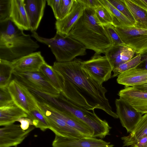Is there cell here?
<instances>
[{"label":"cell","instance_id":"603a6c76","mask_svg":"<svg viewBox=\"0 0 147 147\" xmlns=\"http://www.w3.org/2000/svg\"><path fill=\"white\" fill-rule=\"evenodd\" d=\"M123 1L135 20V28L147 29V11L132 0Z\"/></svg>","mask_w":147,"mask_h":147},{"label":"cell","instance_id":"6da1fadb","mask_svg":"<svg viewBox=\"0 0 147 147\" xmlns=\"http://www.w3.org/2000/svg\"><path fill=\"white\" fill-rule=\"evenodd\" d=\"M82 60L75 58L66 62H55L52 66L64 79V88L61 94L67 100L87 110L101 109L118 118L105 96L107 90L85 71Z\"/></svg>","mask_w":147,"mask_h":147},{"label":"cell","instance_id":"9a60e30c","mask_svg":"<svg viewBox=\"0 0 147 147\" xmlns=\"http://www.w3.org/2000/svg\"><path fill=\"white\" fill-rule=\"evenodd\" d=\"M119 98L129 104L142 114L147 113V92L136 88L125 86L118 94Z\"/></svg>","mask_w":147,"mask_h":147},{"label":"cell","instance_id":"7402d4cb","mask_svg":"<svg viewBox=\"0 0 147 147\" xmlns=\"http://www.w3.org/2000/svg\"><path fill=\"white\" fill-rule=\"evenodd\" d=\"M147 136V113L142 116L134 129L129 135L121 138L123 146H131L142 138Z\"/></svg>","mask_w":147,"mask_h":147},{"label":"cell","instance_id":"7a4b0ae2","mask_svg":"<svg viewBox=\"0 0 147 147\" xmlns=\"http://www.w3.org/2000/svg\"><path fill=\"white\" fill-rule=\"evenodd\" d=\"M68 36L99 54H105L113 46L106 30L96 19L94 9L92 8H85Z\"/></svg>","mask_w":147,"mask_h":147},{"label":"cell","instance_id":"d590c367","mask_svg":"<svg viewBox=\"0 0 147 147\" xmlns=\"http://www.w3.org/2000/svg\"><path fill=\"white\" fill-rule=\"evenodd\" d=\"M17 121L20 123L21 128L24 130L28 129L30 126H33L32 120L27 117L21 118L18 119Z\"/></svg>","mask_w":147,"mask_h":147},{"label":"cell","instance_id":"d4e9b609","mask_svg":"<svg viewBox=\"0 0 147 147\" xmlns=\"http://www.w3.org/2000/svg\"><path fill=\"white\" fill-rule=\"evenodd\" d=\"M99 0L107 8L113 15L114 18V26L124 28L135 27L134 24L112 5L108 0Z\"/></svg>","mask_w":147,"mask_h":147},{"label":"cell","instance_id":"277c9868","mask_svg":"<svg viewBox=\"0 0 147 147\" xmlns=\"http://www.w3.org/2000/svg\"><path fill=\"white\" fill-rule=\"evenodd\" d=\"M31 36L37 41L47 45L57 62L70 61L77 56L86 54L87 49L84 46L68 35L56 33L53 38H48L39 36L35 32L32 33Z\"/></svg>","mask_w":147,"mask_h":147},{"label":"cell","instance_id":"484cf974","mask_svg":"<svg viewBox=\"0 0 147 147\" xmlns=\"http://www.w3.org/2000/svg\"><path fill=\"white\" fill-rule=\"evenodd\" d=\"M13 70L11 61L0 59V88L7 87Z\"/></svg>","mask_w":147,"mask_h":147},{"label":"cell","instance_id":"5bb4252c","mask_svg":"<svg viewBox=\"0 0 147 147\" xmlns=\"http://www.w3.org/2000/svg\"><path fill=\"white\" fill-rule=\"evenodd\" d=\"M86 8L81 0H74L70 12L63 18L57 20L55 23L56 33L67 36L72 27L82 15Z\"/></svg>","mask_w":147,"mask_h":147},{"label":"cell","instance_id":"4dcf8cb0","mask_svg":"<svg viewBox=\"0 0 147 147\" xmlns=\"http://www.w3.org/2000/svg\"><path fill=\"white\" fill-rule=\"evenodd\" d=\"M11 0H0V23L9 20Z\"/></svg>","mask_w":147,"mask_h":147},{"label":"cell","instance_id":"9c48e42d","mask_svg":"<svg viewBox=\"0 0 147 147\" xmlns=\"http://www.w3.org/2000/svg\"><path fill=\"white\" fill-rule=\"evenodd\" d=\"M15 104L27 114L36 109H39L37 101L26 86L14 78L7 87Z\"/></svg>","mask_w":147,"mask_h":147},{"label":"cell","instance_id":"8fae6325","mask_svg":"<svg viewBox=\"0 0 147 147\" xmlns=\"http://www.w3.org/2000/svg\"><path fill=\"white\" fill-rule=\"evenodd\" d=\"M35 127L31 125L28 129L24 130L22 129L20 125L13 123L1 128L0 147H16Z\"/></svg>","mask_w":147,"mask_h":147},{"label":"cell","instance_id":"d6986e66","mask_svg":"<svg viewBox=\"0 0 147 147\" xmlns=\"http://www.w3.org/2000/svg\"><path fill=\"white\" fill-rule=\"evenodd\" d=\"M117 82L125 86L134 87L147 82V70L135 67L117 76Z\"/></svg>","mask_w":147,"mask_h":147},{"label":"cell","instance_id":"44dd1931","mask_svg":"<svg viewBox=\"0 0 147 147\" xmlns=\"http://www.w3.org/2000/svg\"><path fill=\"white\" fill-rule=\"evenodd\" d=\"M27 116L26 113L15 104L0 107V125L13 124L19 118Z\"/></svg>","mask_w":147,"mask_h":147},{"label":"cell","instance_id":"836d02e7","mask_svg":"<svg viewBox=\"0 0 147 147\" xmlns=\"http://www.w3.org/2000/svg\"><path fill=\"white\" fill-rule=\"evenodd\" d=\"M74 0H61V20L65 17L70 11L73 6Z\"/></svg>","mask_w":147,"mask_h":147},{"label":"cell","instance_id":"d6a6232c","mask_svg":"<svg viewBox=\"0 0 147 147\" xmlns=\"http://www.w3.org/2000/svg\"><path fill=\"white\" fill-rule=\"evenodd\" d=\"M15 105L7 88H0V107Z\"/></svg>","mask_w":147,"mask_h":147},{"label":"cell","instance_id":"30bf717a","mask_svg":"<svg viewBox=\"0 0 147 147\" xmlns=\"http://www.w3.org/2000/svg\"><path fill=\"white\" fill-rule=\"evenodd\" d=\"M114 27L124 44L137 55L147 51V29Z\"/></svg>","mask_w":147,"mask_h":147},{"label":"cell","instance_id":"e0dca14e","mask_svg":"<svg viewBox=\"0 0 147 147\" xmlns=\"http://www.w3.org/2000/svg\"><path fill=\"white\" fill-rule=\"evenodd\" d=\"M46 0H24L25 8L29 21L30 31L35 32L43 16Z\"/></svg>","mask_w":147,"mask_h":147},{"label":"cell","instance_id":"ac0fdd59","mask_svg":"<svg viewBox=\"0 0 147 147\" xmlns=\"http://www.w3.org/2000/svg\"><path fill=\"white\" fill-rule=\"evenodd\" d=\"M9 20L21 30H30V23L25 8L24 0H11Z\"/></svg>","mask_w":147,"mask_h":147},{"label":"cell","instance_id":"f35d334b","mask_svg":"<svg viewBox=\"0 0 147 147\" xmlns=\"http://www.w3.org/2000/svg\"><path fill=\"white\" fill-rule=\"evenodd\" d=\"M140 54L142 62L137 67L147 70V51Z\"/></svg>","mask_w":147,"mask_h":147},{"label":"cell","instance_id":"60d3db41","mask_svg":"<svg viewBox=\"0 0 147 147\" xmlns=\"http://www.w3.org/2000/svg\"><path fill=\"white\" fill-rule=\"evenodd\" d=\"M142 7L147 12V0H142Z\"/></svg>","mask_w":147,"mask_h":147},{"label":"cell","instance_id":"f1b7e54d","mask_svg":"<svg viewBox=\"0 0 147 147\" xmlns=\"http://www.w3.org/2000/svg\"><path fill=\"white\" fill-rule=\"evenodd\" d=\"M140 54L137 55L130 60L123 63L113 70L112 77L117 76L120 74L132 69L137 67L141 63Z\"/></svg>","mask_w":147,"mask_h":147},{"label":"cell","instance_id":"74e56055","mask_svg":"<svg viewBox=\"0 0 147 147\" xmlns=\"http://www.w3.org/2000/svg\"><path fill=\"white\" fill-rule=\"evenodd\" d=\"M130 146L131 147H147V136L142 138Z\"/></svg>","mask_w":147,"mask_h":147},{"label":"cell","instance_id":"7c38bea8","mask_svg":"<svg viewBox=\"0 0 147 147\" xmlns=\"http://www.w3.org/2000/svg\"><path fill=\"white\" fill-rule=\"evenodd\" d=\"M53 147H113L114 145L93 137L71 138L55 135Z\"/></svg>","mask_w":147,"mask_h":147},{"label":"cell","instance_id":"f546056e","mask_svg":"<svg viewBox=\"0 0 147 147\" xmlns=\"http://www.w3.org/2000/svg\"><path fill=\"white\" fill-rule=\"evenodd\" d=\"M108 1L134 24L135 27H136L135 20L123 0H108Z\"/></svg>","mask_w":147,"mask_h":147},{"label":"cell","instance_id":"ba28073f","mask_svg":"<svg viewBox=\"0 0 147 147\" xmlns=\"http://www.w3.org/2000/svg\"><path fill=\"white\" fill-rule=\"evenodd\" d=\"M82 69L99 84L102 85L112 77L113 68L105 55L95 53L91 58L81 62Z\"/></svg>","mask_w":147,"mask_h":147},{"label":"cell","instance_id":"2e32d148","mask_svg":"<svg viewBox=\"0 0 147 147\" xmlns=\"http://www.w3.org/2000/svg\"><path fill=\"white\" fill-rule=\"evenodd\" d=\"M46 62L41 52H35L11 61L13 71L24 73L39 71Z\"/></svg>","mask_w":147,"mask_h":147},{"label":"cell","instance_id":"5b68a950","mask_svg":"<svg viewBox=\"0 0 147 147\" xmlns=\"http://www.w3.org/2000/svg\"><path fill=\"white\" fill-rule=\"evenodd\" d=\"M54 107L68 112L84 123L93 130V137L103 138L109 135L111 127L105 120L100 119L94 110L91 111L74 105L61 93L55 101Z\"/></svg>","mask_w":147,"mask_h":147},{"label":"cell","instance_id":"4316f807","mask_svg":"<svg viewBox=\"0 0 147 147\" xmlns=\"http://www.w3.org/2000/svg\"><path fill=\"white\" fill-rule=\"evenodd\" d=\"M27 114V117L32 120L33 126L43 131L49 129V123L39 109L33 110Z\"/></svg>","mask_w":147,"mask_h":147},{"label":"cell","instance_id":"4fadbf2b","mask_svg":"<svg viewBox=\"0 0 147 147\" xmlns=\"http://www.w3.org/2000/svg\"><path fill=\"white\" fill-rule=\"evenodd\" d=\"M115 103L116 113L122 126L126 129L127 132H131L142 114L120 98L116 99Z\"/></svg>","mask_w":147,"mask_h":147},{"label":"cell","instance_id":"52a82bcc","mask_svg":"<svg viewBox=\"0 0 147 147\" xmlns=\"http://www.w3.org/2000/svg\"><path fill=\"white\" fill-rule=\"evenodd\" d=\"M15 78L28 89L44 93L54 97L60 92L50 83L40 71L19 73L13 71Z\"/></svg>","mask_w":147,"mask_h":147},{"label":"cell","instance_id":"83f0119b","mask_svg":"<svg viewBox=\"0 0 147 147\" xmlns=\"http://www.w3.org/2000/svg\"><path fill=\"white\" fill-rule=\"evenodd\" d=\"M94 13L96 19L102 26L108 24L113 25V17L105 6L101 3L94 9Z\"/></svg>","mask_w":147,"mask_h":147},{"label":"cell","instance_id":"cb8c5ba5","mask_svg":"<svg viewBox=\"0 0 147 147\" xmlns=\"http://www.w3.org/2000/svg\"><path fill=\"white\" fill-rule=\"evenodd\" d=\"M39 71L42 72L57 90L62 92L64 88V79L59 73L46 62L40 67Z\"/></svg>","mask_w":147,"mask_h":147},{"label":"cell","instance_id":"3957f363","mask_svg":"<svg viewBox=\"0 0 147 147\" xmlns=\"http://www.w3.org/2000/svg\"><path fill=\"white\" fill-rule=\"evenodd\" d=\"M0 23V59L11 61L34 53L39 47L30 35L24 34L10 20Z\"/></svg>","mask_w":147,"mask_h":147},{"label":"cell","instance_id":"1f68e13d","mask_svg":"<svg viewBox=\"0 0 147 147\" xmlns=\"http://www.w3.org/2000/svg\"><path fill=\"white\" fill-rule=\"evenodd\" d=\"M103 26L111 38L113 46L125 45L116 31L114 26L111 24H108Z\"/></svg>","mask_w":147,"mask_h":147},{"label":"cell","instance_id":"ab89813d","mask_svg":"<svg viewBox=\"0 0 147 147\" xmlns=\"http://www.w3.org/2000/svg\"><path fill=\"white\" fill-rule=\"evenodd\" d=\"M133 87L142 92H147V82Z\"/></svg>","mask_w":147,"mask_h":147},{"label":"cell","instance_id":"ffe728a7","mask_svg":"<svg viewBox=\"0 0 147 147\" xmlns=\"http://www.w3.org/2000/svg\"><path fill=\"white\" fill-rule=\"evenodd\" d=\"M135 53L132 49L126 46L118 45L113 46L105 54L113 69L121 64L131 59Z\"/></svg>","mask_w":147,"mask_h":147},{"label":"cell","instance_id":"e575fe53","mask_svg":"<svg viewBox=\"0 0 147 147\" xmlns=\"http://www.w3.org/2000/svg\"><path fill=\"white\" fill-rule=\"evenodd\" d=\"M46 1L47 5L51 7L56 20H60L61 0H47Z\"/></svg>","mask_w":147,"mask_h":147},{"label":"cell","instance_id":"8992f818","mask_svg":"<svg viewBox=\"0 0 147 147\" xmlns=\"http://www.w3.org/2000/svg\"><path fill=\"white\" fill-rule=\"evenodd\" d=\"M39 108L47 119L49 129L55 134L63 137L80 138L85 137L69 126L51 105L37 100Z\"/></svg>","mask_w":147,"mask_h":147},{"label":"cell","instance_id":"8d00e7d4","mask_svg":"<svg viewBox=\"0 0 147 147\" xmlns=\"http://www.w3.org/2000/svg\"><path fill=\"white\" fill-rule=\"evenodd\" d=\"M86 7L95 9L101 4L99 0H81Z\"/></svg>","mask_w":147,"mask_h":147}]
</instances>
